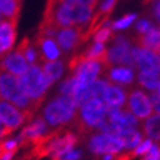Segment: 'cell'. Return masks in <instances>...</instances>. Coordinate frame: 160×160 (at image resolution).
I'll return each instance as SVG.
<instances>
[{
	"label": "cell",
	"instance_id": "obj_1",
	"mask_svg": "<svg viewBox=\"0 0 160 160\" xmlns=\"http://www.w3.org/2000/svg\"><path fill=\"white\" fill-rule=\"evenodd\" d=\"M98 17L97 8L90 5H77L61 0H51L46 21L56 28L77 26L86 30L95 22Z\"/></svg>",
	"mask_w": 160,
	"mask_h": 160
},
{
	"label": "cell",
	"instance_id": "obj_2",
	"mask_svg": "<svg viewBox=\"0 0 160 160\" xmlns=\"http://www.w3.org/2000/svg\"><path fill=\"white\" fill-rule=\"evenodd\" d=\"M78 113V106L70 95H59L46 104L43 117L51 128L68 126L74 122Z\"/></svg>",
	"mask_w": 160,
	"mask_h": 160
},
{
	"label": "cell",
	"instance_id": "obj_3",
	"mask_svg": "<svg viewBox=\"0 0 160 160\" xmlns=\"http://www.w3.org/2000/svg\"><path fill=\"white\" fill-rule=\"evenodd\" d=\"M0 98L12 104L17 106L20 109L26 111L34 116L37 109L42 103L31 100L28 95L22 91L18 77H16L8 72L0 70Z\"/></svg>",
	"mask_w": 160,
	"mask_h": 160
},
{
	"label": "cell",
	"instance_id": "obj_4",
	"mask_svg": "<svg viewBox=\"0 0 160 160\" xmlns=\"http://www.w3.org/2000/svg\"><path fill=\"white\" fill-rule=\"evenodd\" d=\"M108 116V107L97 99H91L82 107L78 108V113L72 124L76 126L77 133L81 135H86L91 133L94 129H99V128L106 122Z\"/></svg>",
	"mask_w": 160,
	"mask_h": 160
},
{
	"label": "cell",
	"instance_id": "obj_5",
	"mask_svg": "<svg viewBox=\"0 0 160 160\" xmlns=\"http://www.w3.org/2000/svg\"><path fill=\"white\" fill-rule=\"evenodd\" d=\"M18 81H20V86L22 91L31 100L38 103H42L46 91L52 85L50 78L44 74L41 64L30 65L25 73L18 77Z\"/></svg>",
	"mask_w": 160,
	"mask_h": 160
},
{
	"label": "cell",
	"instance_id": "obj_6",
	"mask_svg": "<svg viewBox=\"0 0 160 160\" xmlns=\"http://www.w3.org/2000/svg\"><path fill=\"white\" fill-rule=\"evenodd\" d=\"M69 68L76 78L77 86H91L107 69L103 60H91L85 56H77L70 61Z\"/></svg>",
	"mask_w": 160,
	"mask_h": 160
},
{
	"label": "cell",
	"instance_id": "obj_7",
	"mask_svg": "<svg viewBox=\"0 0 160 160\" xmlns=\"http://www.w3.org/2000/svg\"><path fill=\"white\" fill-rule=\"evenodd\" d=\"M135 43L132 41L130 37L122 33H117L112 38V43L107 48L106 55V65H128L134 68V59H133V48Z\"/></svg>",
	"mask_w": 160,
	"mask_h": 160
},
{
	"label": "cell",
	"instance_id": "obj_8",
	"mask_svg": "<svg viewBox=\"0 0 160 160\" xmlns=\"http://www.w3.org/2000/svg\"><path fill=\"white\" fill-rule=\"evenodd\" d=\"M89 148L95 155H117L125 148L124 141L118 135L108 133H94L89 139Z\"/></svg>",
	"mask_w": 160,
	"mask_h": 160
},
{
	"label": "cell",
	"instance_id": "obj_9",
	"mask_svg": "<svg viewBox=\"0 0 160 160\" xmlns=\"http://www.w3.org/2000/svg\"><path fill=\"white\" fill-rule=\"evenodd\" d=\"M126 107L128 111L133 113L138 120H146L154 115L152 103L150 100V95L139 89H129L126 91Z\"/></svg>",
	"mask_w": 160,
	"mask_h": 160
},
{
	"label": "cell",
	"instance_id": "obj_10",
	"mask_svg": "<svg viewBox=\"0 0 160 160\" xmlns=\"http://www.w3.org/2000/svg\"><path fill=\"white\" fill-rule=\"evenodd\" d=\"M133 59L138 72L160 74V56L158 52L143 48L135 43L133 48Z\"/></svg>",
	"mask_w": 160,
	"mask_h": 160
},
{
	"label": "cell",
	"instance_id": "obj_11",
	"mask_svg": "<svg viewBox=\"0 0 160 160\" xmlns=\"http://www.w3.org/2000/svg\"><path fill=\"white\" fill-rule=\"evenodd\" d=\"M31 117H34L31 113L26 111L20 109L17 106L7 100H0V120L13 132L18 129L21 125H23Z\"/></svg>",
	"mask_w": 160,
	"mask_h": 160
},
{
	"label": "cell",
	"instance_id": "obj_12",
	"mask_svg": "<svg viewBox=\"0 0 160 160\" xmlns=\"http://www.w3.org/2000/svg\"><path fill=\"white\" fill-rule=\"evenodd\" d=\"M29 67L30 65L26 58L23 56V52L20 46L17 48L12 50L11 52H8L4 58L0 59V70L8 72V73H11L16 77L22 76L29 69Z\"/></svg>",
	"mask_w": 160,
	"mask_h": 160
},
{
	"label": "cell",
	"instance_id": "obj_13",
	"mask_svg": "<svg viewBox=\"0 0 160 160\" xmlns=\"http://www.w3.org/2000/svg\"><path fill=\"white\" fill-rule=\"evenodd\" d=\"M83 38H85V30L77 26H70V28L59 29L55 39L62 52L70 53L79 46V43L83 41Z\"/></svg>",
	"mask_w": 160,
	"mask_h": 160
},
{
	"label": "cell",
	"instance_id": "obj_14",
	"mask_svg": "<svg viewBox=\"0 0 160 160\" xmlns=\"http://www.w3.org/2000/svg\"><path fill=\"white\" fill-rule=\"evenodd\" d=\"M17 38V25L13 20L0 21V59L14 50Z\"/></svg>",
	"mask_w": 160,
	"mask_h": 160
},
{
	"label": "cell",
	"instance_id": "obj_15",
	"mask_svg": "<svg viewBox=\"0 0 160 160\" xmlns=\"http://www.w3.org/2000/svg\"><path fill=\"white\" fill-rule=\"evenodd\" d=\"M47 129H48V125H47L44 118L34 120L26 128H23V130L18 135V138H17L18 145H23L26 142H31L34 145L38 139H41L43 135L47 134Z\"/></svg>",
	"mask_w": 160,
	"mask_h": 160
},
{
	"label": "cell",
	"instance_id": "obj_16",
	"mask_svg": "<svg viewBox=\"0 0 160 160\" xmlns=\"http://www.w3.org/2000/svg\"><path fill=\"white\" fill-rule=\"evenodd\" d=\"M107 79L112 83H116L120 86H128L132 85L135 73L134 68L128 65H111L107 67Z\"/></svg>",
	"mask_w": 160,
	"mask_h": 160
},
{
	"label": "cell",
	"instance_id": "obj_17",
	"mask_svg": "<svg viewBox=\"0 0 160 160\" xmlns=\"http://www.w3.org/2000/svg\"><path fill=\"white\" fill-rule=\"evenodd\" d=\"M37 46L41 52V58L43 61H56L60 60V56L62 53L61 48L59 47L58 42L55 38H48V37H38Z\"/></svg>",
	"mask_w": 160,
	"mask_h": 160
},
{
	"label": "cell",
	"instance_id": "obj_18",
	"mask_svg": "<svg viewBox=\"0 0 160 160\" xmlns=\"http://www.w3.org/2000/svg\"><path fill=\"white\" fill-rule=\"evenodd\" d=\"M126 103V91L122 86L108 81L106 91V106L108 108H122Z\"/></svg>",
	"mask_w": 160,
	"mask_h": 160
},
{
	"label": "cell",
	"instance_id": "obj_19",
	"mask_svg": "<svg viewBox=\"0 0 160 160\" xmlns=\"http://www.w3.org/2000/svg\"><path fill=\"white\" fill-rule=\"evenodd\" d=\"M113 34H115V31L112 29V20L103 18V21L95 26V29L91 33L92 42H99V43L107 44L109 41H112Z\"/></svg>",
	"mask_w": 160,
	"mask_h": 160
},
{
	"label": "cell",
	"instance_id": "obj_20",
	"mask_svg": "<svg viewBox=\"0 0 160 160\" xmlns=\"http://www.w3.org/2000/svg\"><path fill=\"white\" fill-rule=\"evenodd\" d=\"M137 44L143 47V48L159 52L160 51V26L155 25L148 33H146L145 35L138 37Z\"/></svg>",
	"mask_w": 160,
	"mask_h": 160
},
{
	"label": "cell",
	"instance_id": "obj_21",
	"mask_svg": "<svg viewBox=\"0 0 160 160\" xmlns=\"http://www.w3.org/2000/svg\"><path fill=\"white\" fill-rule=\"evenodd\" d=\"M143 134L152 142H160V115L154 113L145 120L142 125Z\"/></svg>",
	"mask_w": 160,
	"mask_h": 160
},
{
	"label": "cell",
	"instance_id": "obj_22",
	"mask_svg": "<svg viewBox=\"0 0 160 160\" xmlns=\"http://www.w3.org/2000/svg\"><path fill=\"white\" fill-rule=\"evenodd\" d=\"M117 135L124 141L125 150L128 151L134 150L143 141V134L139 132V129H124L120 130Z\"/></svg>",
	"mask_w": 160,
	"mask_h": 160
},
{
	"label": "cell",
	"instance_id": "obj_23",
	"mask_svg": "<svg viewBox=\"0 0 160 160\" xmlns=\"http://www.w3.org/2000/svg\"><path fill=\"white\" fill-rule=\"evenodd\" d=\"M21 0H0V13L4 20L16 21L20 14Z\"/></svg>",
	"mask_w": 160,
	"mask_h": 160
},
{
	"label": "cell",
	"instance_id": "obj_24",
	"mask_svg": "<svg viewBox=\"0 0 160 160\" xmlns=\"http://www.w3.org/2000/svg\"><path fill=\"white\" fill-rule=\"evenodd\" d=\"M42 69L44 72V74L50 78V81L53 83L56 79H59L64 69H65V65L61 60H56V61H42Z\"/></svg>",
	"mask_w": 160,
	"mask_h": 160
},
{
	"label": "cell",
	"instance_id": "obj_25",
	"mask_svg": "<svg viewBox=\"0 0 160 160\" xmlns=\"http://www.w3.org/2000/svg\"><path fill=\"white\" fill-rule=\"evenodd\" d=\"M137 20H138L137 13H133V12L126 13V14L121 16V17L112 21V29H113L115 33H124V31L133 28Z\"/></svg>",
	"mask_w": 160,
	"mask_h": 160
},
{
	"label": "cell",
	"instance_id": "obj_26",
	"mask_svg": "<svg viewBox=\"0 0 160 160\" xmlns=\"http://www.w3.org/2000/svg\"><path fill=\"white\" fill-rule=\"evenodd\" d=\"M107 44L106 43H99V42H92L89 47L86 48V51L82 53L86 59H91V60H106V55H107ZM106 62V61H104Z\"/></svg>",
	"mask_w": 160,
	"mask_h": 160
},
{
	"label": "cell",
	"instance_id": "obj_27",
	"mask_svg": "<svg viewBox=\"0 0 160 160\" xmlns=\"http://www.w3.org/2000/svg\"><path fill=\"white\" fill-rule=\"evenodd\" d=\"M21 50L23 52V56L26 58L29 65H35V64H41V52H39L38 46L30 43L29 41H25L20 44Z\"/></svg>",
	"mask_w": 160,
	"mask_h": 160
},
{
	"label": "cell",
	"instance_id": "obj_28",
	"mask_svg": "<svg viewBox=\"0 0 160 160\" xmlns=\"http://www.w3.org/2000/svg\"><path fill=\"white\" fill-rule=\"evenodd\" d=\"M138 82L141 86L146 87L151 91H156L160 83V74L156 73H145V72H138Z\"/></svg>",
	"mask_w": 160,
	"mask_h": 160
},
{
	"label": "cell",
	"instance_id": "obj_29",
	"mask_svg": "<svg viewBox=\"0 0 160 160\" xmlns=\"http://www.w3.org/2000/svg\"><path fill=\"white\" fill-rule=\"evenodd\" d=\"M107 87H108V79L107 78H98L97 81L91 85L92 98L106 104V91H107Z\"/></svg>",
	"mask_w": 160,
	"mask_h": 160
},
{
	"label": "cell",
	"instance_id": "obj_30",
	"mask_svg": "<svg viewBox=\"0 0 160 160\" xmlns=\"http://www.w3.org/2000/svg\"><path fill=\"white\" fill-rule=\"evenodd\" d=\"M156 25V23L151 20V18H148V17H142V18H138L137 21H135V23H134V31L138 34V37H141V35H145L146 33H148V31L152 29L154 26Z\"/></svg>",
	"mask_w": 160,
	"mask_h": 160
},
{
	"label": "cell",
	"instance_id": "obj_31",
	"mask_svg": "<svg viewBox=\"0 0 160 160\" xmlns=\"http://www.w3.org/2000/svg\"><path fill=\"white\" fill-rule=\"evenodd\" d=\"M117 4V0H99L97 4V13L98 16H102V17L107 18V16L113 11V8Z\"/></svg>",
	"mask_w": 160,
	"mask_h": 160
},
{
	"label": "cell",
	"instance_id": "obj_32",
	"mask_svg": "<svg viewBox=\"0 0 160 160\" xmlns=\"http://www.w3.org/2000/svg\"><path fill=\"white\" fill-rule=\"evenodd\" d=\"M74 89H76V78L72 76V77L67 78L65 81L60 85L59 92H60V95H70V97H73Z\"/></svg>",
	"mask_w": 160,
	"mask_h": 160
},
{
	"label": "cell",
	"instance_id": "obj_33",
	"mask_svg": "<svg viewBox=\"0 0 160 160\" xmlns=\"http://www.w3.org/2000/svg\"><path fill=\"white\" fill-rule=\"evenodd\" d=\"M81 158V151L72 148L68 151H64V152H60L58 155H53L52 160H79Z\"/></svg>",
	"mask_w": 160,
	"mask_h": 160
},
{
	"label": "cell",
	"instance_id": "obj_34",
	"mask_svg": "<svg viewBox=\"0 0 160 160\" xmlns=\"http://www.w3.org/2000/svg\"><path fill=\"white\" fill-rule=\"evenodd\" d=\"M152 146H154V142L151 141V139H148V138L147 139H143L139 143V145L132 151L133 156H143V155H146Z\"/></svg>",
	"mask_w": 160,
	"mask_h": 160
},
{
	"label": "cell",
	"instance_id": "obj_35",
	"mask_svg": "<svg viewBox=\"0 0 160 160\" xmlns=\"http://www.w3.org/2000/svg\"><path fill=\"white\" fill-rule=\"evenodd\" d=\"M159 158H160V146L154 143V146L150 148L148 152L146 155H143L142 160H159Z\"/></svg>",
	"mask_w": 160,
	"mask_h": 160
},
{
	"label": "cell",
	"instance_id": "obj_36",
	"mask_svg": "<svg viewBox=\"0 0 160 160\" xmlns=\"http://www.w3.org/2000/svg\"><path fill=\"white\" fill-rule=\"evenodd\" d=\"M150 100L152 103V108L155 113L160 115V94L158 91H151L150 94Z\"/></svg>",
	"mask_w": 160,
	"mask_h": 160
},
{
	"label": "cell",
	"instance_id": "obj_37",
	"mask_svg": "<svg viewBox=\"0 0 160 160\" xmlns=\"http://www.w3.org/2000/svg\"><path fill=\"white\" fill-rule=\"evenodd\" d=\"M2 146V151H11V150H17L18 146V142L17 139H8L3 143H0Z\"/></svg>",
	"mask_w": 160,
	"mask_h": 160
},
{
	"label": "cell",
	"instance_id": "obj_38",
	"mask_svg": "<svg viewBox=\"0 0 160 160\" xmlns=\"http://www.w3.org/2000/svg\"><path fill=\"white\" fill-rule=\"evenodd\" d=\"M61 2H67L70 4H77V5H90V7H97L99 0H61Z\"/></svg>",
	"mask_w": 160,
	"mask_h": 160
},
{
	"label": "cell",
	"instance_id": "obj_39",
	"mask_svg": "<svg viewBox=\"0 0 160 160\" xmlns=\"http://www.w3.org/2000/svg\"><path fill=\"white\" fill-rule=\"evenodd\" d=\"M151 14H160V0H148Z\"/></svg>",
	"mask_w": 160,
	"mask_h": 160
},
{
	"label": "cell",
	"instance_id": "obj_40",
	"mask_svg": "<svg viewBox=\"0 0 160 160\" xmlns=\"http://www.w3.org/2000/svg\"><path fill=\"white\" fill-rule=\"evenodd\" d=\"M9 133H12V130L2 121V120H0V139H3L5 135H8Z\"/></svg>",
	"mask_w": 160,
	"mask_h": 160
},
{
	"label": "cell",
	"instance_id": "obj_41",
	"mask_svg": "<svg viewBox=\"0 0 160 160\" xmlns=\"http://www.w3.org/2000/svg\"><path fill=\"white\" fill-rule=\"evenodd\" d=\"M17 150H11V151H2L0 152V160H12L14 152Z\"/></svg>",
	"mask_w": 160,
	"mask_h": 160
},
{
	"label": "cell",
	"instance_id": "obj_42",
	"mask_svg": "<svg viewBox=\"0 0 160 160\" xmlns=\"http://www.w3.org/2000/svg\"><path fill=\"white\" fill-rule=\"evenodd\" d=\"M156 91L160 94V83H159V86H158V89H156Z\"/></svg>",
	"mask_w": 160,
	"mask_h": 160
},
{
	"label": "cell",
	"instance_id": "obj_43",
	"mask_svg": "<svg viewBox=\"0 0 160 160\" xmlns=\"http://www.w3.org/2000/svg\"><path fill=\"white\" fill-rule=\"evenodd\" d=\"M158 53H159V56H160V51H159V52H158Z\"/></svg>",
	"mask_w": 160,
	"mask_h": 160
},
{
	"label": "cell",
	"instance_id": "obj_44",
	"mask_svg": "<svg viewBox=\"0 0 160 160\" xmlns=\"http://www.w3.org/2000/svg\"><path fill=\"white\" fill-rule=\"evenodd\" d=\"M159 160H160V158H159Z\"/></svg>",
	"mask_w": 160,
	"mask_h": 160
}]
</instances>
